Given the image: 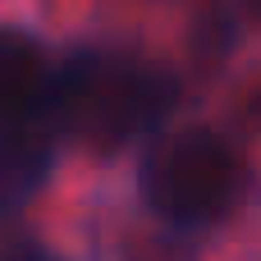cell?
I'll return each mask as SVG.
<instances>
[{
	"instance_id": "6",
	"label": "cell",
	"mask_w": 261,
	"mask_h": 261,
	"mask_svg": "<svg viewBox=\"0 0 261 261\" xmlns=\"http://www.w3.org/2000/svg\"><path fill=\"white\" fill-rule=\"evenodd\" d=\"M14 261H50V257H41V252H28V257H14Z\"/></svg>"
},
{
	"instance_id": "4",
	"label": "cell",
	"mask_w": 261,
	"mask_h": 261,
	"mask_svg": "<svg viewBox=\"0 0 261 261\" xmlns=\"http://www.w3.org/2000/svg\"><path fill=\"white\" fill-rule=\"evenodd\" d=\"M50 170V138L41 119L32 124H0V216L23 206Z\"/></svg>"
},
{
	"instance_id": "3",
	"label": "cell",
	"mask_w": 261,
	"mask_h": 261,
	"mask_svg": "<svg viewBox=\"0 0 261 261\" xmlns=\"http://www.w3.org/2000/svg\"><path fill=\"white\" fill-rule=\"evenodd\" d=\"M46 46L18 28H0V124H32L46 110L50 92Z\"/></svg>"
},
{
	"instance_id": "7",
	"label": "cell",
	"mask_w": 261,
	"mask_h": 261,
	"mask_svg": "<svg viewBox=\"0 0 261 261\" xmlns=\"http://www.w3.org/2000/svg\"><path fill=\"white\" fill-rule=\"evenodd\" d=\"M243 5H248V9H252V14L261 18V0H243Z\"/></svg>"
},
{
	"instance_id": "1",
	"label": "cell",
	"mask_w": 261,
	"mask_h": 261,
	"mask_svg": "<svg viewBox=\"0 0 261 261\" xmlns=\"http://www.w3.org/2000/svg\"><path fill=\"white\" fill-rule=\"evenodd\" d=\"M170 106V87L110 50L73 55L46 92V119L87 151H115Z\"/></svg>"
},
{
	"instance_id": "5",
	"label": "cell",
	"mask_w": 261,
	"mask_h": 261,
	"mask_svg": "<svg viewBox=\"0 0 261 261\" xmlns=\"http://www.w3.org/2000/svg\"><path fill=\"white\" fill-rule=\"evenodd\" d=\"M234 119H239L248 133H261V73L252 83L239 87V96H234Z\"/></svg>"
},
{
	"instance_id": "2",
	"label": "cell",
	"mask_w": 261,
	"mask_h": 261,
	"mask_svg": "<svg viewBox=\"0 0 261 261\" xmlns=\"http://www.w3.org/2000/svg\"><path fill=\"white\" fill-rule=\"evenodd\" d=\"M243 156L211 128L165 133L142 161V197L170 225H211L243 197Z\"/></svg>"
}]
</instances>
